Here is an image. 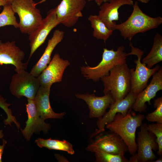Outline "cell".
Returning <instances> with one entry per match:
<instances>
[{
	"instance_id": "obj_12",
	"label": "cell",
	"mask_w": 162,
	"mask_h": 162,
	"mask_svg": "<svg viewBox=\"0 0 162 162\" xmlns=\"http://www.w3.org/2000/svg\"><path fill=\"white\" fill-rule=\"evenodd\" d=\"M136 95L130 92L123 99L112 104L109 111L101 118L98 119L97 122L98 129L92 135L91 137H94L104 132L106 125L113 120L117 113H120L123 115H125L128 110L132 108Z\"/></svg>"
},
{
	"instance_id": "obj_13",
	"label": "cell",
	"mask_w": 162,
	"mask_h": 162,
	"mask_svg": "<svg viewBox=\"0 0 162 162\" xmlns=\"http://www.w3.org/2000/svg\"><path fill=\"white\" fill-rule=\"evenodd\" d=\"M70 64L68 60L61 58L58 53L55 54L47 66L37 77L40 85L51 86L54 83L61 82L65 70Z\"/></svg>"
},
{
	"instance_id": "obj_7",
	"label": "cell",
	"mask_w": 162,
	"mask_h": 162,
	"mask_svg": "<svg viewBox=\"0 0 162 162\" xmlns=\"http://www.w3.org/2000/svg\"><path fill=\"white\" fill-rule=\"evenodd\" d=\"M40 84L38 77L22 70L13 75L9 86L11 94L18 98L34 99Z\"/></svg>"
},
{
	"instance_id": "obj_3",
	"label": "cell",
	"mask_w": 162,
	"mask_h": 162,
	"mask_svg": "<svg viewBox=\"0 0 162 162\" xmlns=\"http://www.w3.org/2000/svg\"><path fill=\"white\" fill-rule=\"evenodd\" d=\"M100 80L104 86V94H110L114 102L123 99L130 92V69L126 62L116 66L108 75Z\"/></svg>"
},
{
	"instance_id": "obj_10",
	"label": "cell",
	"mask_w": 162,
	"mask_h": 162,
	"mask_svg": "<svg viewBox=\"0 0 162 162\" xmlns=\"http://www.w3.org/2000/svg\"><path fill=\"white\" fill-rule=\"evenodd\" d=\"M59 24L55 8L50 9L38 28L29 35L30 52L27 62L36 50L44 42L51 31Z\"/></svg>"
},
{
	"instance_id": "obj_28",
	"label": "cell",
	"mask_w": 162,
	"mask_h": 162,
	"mask_svg": "<svg viewBox=\"0 0 162 162\" xmlns=\"http://www.w3.org/2000/svg\"><path fill=\"white\" fill-rule=\"evenodd\" d=\"M148 130L154 134L158 145V155L162 154V124L152 123L147 125Z\"/></svg>"
},
{
	"instance_id": "obj_25",
	"label": "cell",
	"mask_w": 162,
	"mask_h": 162,
	"mask_svg": "<svg viewBox=\"0 0 162 162\" xmlns=\"http://www.w3.org/2000/svg\"><path fill=\"white\" fill-rule=\"evenodd\" d=\"M96 161L98 162H128V160L124 155L114 154L98 151L94 152Z\"/></svg>"
},
{
	"instance_id": "obj_16",
	"label": "cell",
	"mask_w": 162,
	"mask_h": 162,
	"mask_svg": "<svg viewBox=\"0 0 162 162\" xmlns=\"http://www.w3.org/2000/svg\"><path fill=\"white\" fill-rule=\"evenodd\" d=\"M162 90V68L153 75L149 84L136 95L132 108L134 111L141 112L146 111V103L151 105L150 101L156 95L157 92Z\"/></svg>"
},
{
	"instance_id": "obj_34",
	"label": "cell",
	"mask_w": 162,
	"mask_h": 162,
	"mask_svg": "<svg viewBox=\"0 0 162 162\" xmlns=\"http://www.w3.org/2000/svg\"><path fill=\"white\" fill-rule=\"evenodd\" d=\"M138 1L144 3H148L150 0H137Z\"/></svg>"
},
{
	"instance_id": "obj_15",
	"label": "cell",
	"mask_w": 162,
	"mask_h": 162,
	"mask_svg": "<svg viewBox=\"0 0 162 162\" xmlns=\"http://www.w3.org/2000/svg\"><path fill=\"white\" fill-rule=\"evenodd\" d=\"M25 56L24 52L16 45L15 41L2 43L0 40V65H12L16 72L26 70L28 63L22 62Z\"/></svg>"
},
{
	"instance_id": "obj_18",
	"label": "cell",
	"mask_w": 162,
	"mask_h": 162,
	"mask_svg": "<svg viewBox=\"0 0 162 162\" xmlns=\"http://www.w3.org/2000/svg\"><path fill=\"white\" fill-rule=\"evenodd\" d=\"M51 86H40L34 98L38 114L44 120L49 118L61 119L66 114L64 112H55L51 107L49 99Z\"/></svg>"
},
{
	"instance_id": "obj_22",
	"label": "cell",
	"mask_w": 162,
	"mask_h": 162,
	"mask_svg": "<svg viewBox=\"0 0 162 162\" xmlns=\"http://www.w3.org/2000/svg\"><path fill=\"white\" fill-rule=\"evenodd\" d=\"M35 142L40 148L45 147L50 150L65 151L71 155L74 154L75 152L72 145L65 140H60L50 138L48 139L38 138Z\"/></svg>"
},
{
	"instance_id": "obj_5",
	"label": "cell",
	"mask_w": 162,
	"mask_h": 162,
	"mask_svg": "<svg viewBox=\"0 0 162 162\" xmlns=\"http://www.w3.org/2000/svg\"><path fill=\"white\" fill-rule=\"evenodd\" d=\"M11 5L19 16V28L22 33L29 35L38 28L43 18L33 0H14Z\"/></svg>"
},
{
	"instance_id": "obj_14",
	"label": "cell",
	"mask_w": 162,
	"mask_h": 162,
	"mask_svg": "<svg viewBox=\"0 0 162 162\" xmlns=\"http://www.w3.org/2000/svg\"><path fill=\"white\" fill-rule=\"evenodd\" d=\"M27 101L26 108L28 119L25 128L21 130L24 137L28 141L34 133L37 134L42 131L44 133L47 134L51 126L45 122L38 114L34 99H27Z\"/></svg>"
},
{
	"instance_id": "obj_35",
	"label": "cell",
	"mask_w": 162,
	"mask_h": 162,
	"mask_svg": "<svg viewBox=\"0 0 162 162\" xmlns=\"http://www.w3.org/2000/svg\"><path fill=\"white\" fill-rule=\"evenodd\" d=\"M8 4H11L14 0H7Z\"/></svg>"
},
{
	"instance_id": "obj_2",
	"label": "cell",
	"mask_w": 162,
	"mask_h": 162,
	"mask_svg": "<svg viewBox=\"0 0 162 162\" xmlns=\"http://www.w3.org/2000/svg\"><path fill=\"white\" fill-rule=\"evenodd\" d=\"M133 6V11L128 19L123 22L116 24L112 29L118 30L124 39L129 41L136 34L157 28L162 23L160 16L152 17L146 14L141 10L137 2Z\"/></svg>"
},
{
	"instance_id": "obj_21",
	"label": "cell",
	"mask_w": 162,
	"mask_h": 162,
	"mask_svg": "<svg viewBox=\"0 0 162 162\" xmlns=\"http://www.w3.org/2000/svg\"><path fill=\"white\" fill-rule=\"evenodd\" d=\"M162 61V36L157 33L154 38L152 48L148 55L144 58L142 62L151 68Z\"/></svg>"
},
{
	"instance_id": "obj_31",
	"label": "cell",
	"mask_w": 162,
	"mask_h": 162,
	"mask_svg": "<svg viewBox=\"0 0 162 162\" xmlns=\"http://www.w3.org/2000/svg\"><path fill=\"white\" fill-rule=\"evenodd\" d=\"M89 1L94 0L98 6H100L104 3L108 2L110 0H88Z\"/></svg>"
},
{
	"instance_id": "obj_27",
	"label": "cell",
	"mask_w": 162,
	"mask_h": 162,
	"mask_svg": "<svg viewBox=\"0 0 162 162\" xmlns=\"http://www.w3.org/2000/svg\"><path fill=\"white\" fill-rule=\"evenodd\" d=\"M10 105V104L7 103L5 100L0 95V107L4 111L7 115V118L4 121V124L6 125H11V123L13 122L19 129L20 128V125L17 121L16 117L13 115L11 110L9 108Z\"/></svg>"
},
{
	"instance_id": "obj_29",
	"label": "cell",
	"mask_w": 162,
	"mask_h": 162,
	"mask_svg": "<svg viewBox=\"0 0 162 162\" xmlns=\"http://www.w3.org/2000/svg\"><path fill=\"white\" fill-rule=\"evenodd\" d=\"M4 136L2 130H0V139H2ZM3 143L2 145H0V162L2 161V157L3 153L5 146L7 143V141L4 139H3Z\"/></svg>"
},
{
	"instance_id": "obj_6",
	"label": "cell",
	"mask_w": 162,
	"mask_h": 162,
	"mask_svg": "<svg viewBox=\"0 0 162 162\" xmlns=\"http://www.w3.org/2000/svg\"><path fill=\"white\" fill-rule=\"evenodd\" d=\"M129 46L131 47V51L127 53V56L132 55L137 57V59L134 61V62L136 64L135 69H130V92L137 95L146 87L150 78L158 71L160 67L159 65H157L153 68H148L146 64L141 62V59L144 52L143 51L134 47L131 42L129 43Z\"/></svg>"
},
{
	"instance_id": "obj_24",
	"label": "cell",
	"mask_w": 162,
	"mask_h": 162,
	"mask_svg": "<svg viewBox=\"0 0 162 162\" xmlns=\"http://www.w3.org/2000/svg\"><path fill=\"white\" fill-rule=\"evenodd\" d=\"M10 25L16 28H19L18 23L11 4H8L3 6V10L0 13V28Z\"/></svg>"
},
{
	"instance_id": "obj_26",
	"label": "cell",
	"mask_w": 162,
	"mask_h": 162,
	"mask_svg": "<svg viewBox=\"0 0 162 162\" xmlns=\"http://www.w3.org/2000/svg\"><path fill=\"white\" fill-rule=\"evenodd\" d=\"M154 107L156 109L148 113L145 117L148 122L162 124V97L158 98L154 101Z\"/></svg>"
},
{
	"instance_id": "obj_17",
	"label": "cell",
	"mask_w": 162,
	"mask_h": 162,
	"mask_svg": "<svg viewBox=\"0 0 162 162\" xmlns=\"http://www.w3.org/2000/svg\"><path fill=\"white\" fill-rule=\"evenodd\" d=\"M75 96L86 102L89 110V117L90 118H101L106 112L107 109L109 108L114 102L113 98L110 94H104L101 97L88 93L76 94Z\"/></svg>"
},
{
	"instance_id": "obj_23",
	"label": "cell",
	"mask_w": 162,
	"mask_h": 162,
	"mask_svg": "<svg viewBox=\"0 0 162 162\" xmlns=\"http://www.w3.org/2000/svg\"><path fill=\"white\" fill-rule=\"evenodd\" d=\"M91 26L93 29V36L105 42L112 34L113 31L109 29L98 15H91L88 18Z\"/></svg>"
},
{
	"instance_id": "obj_20",
	"label": "cell",
	"mask_w": 162,
	"mask_h": 162,
	"mask_svg": "<svg viewBox=\"0 0 162 162\" xmlns=\"http://www.w3.org/2000/svg\"><path fill=\"white\" fill-rule=\"evenodd\" d=\"M64 32L58 29L53 32L52 38L48 44L42 56L32 69L30 73L35 77H38L46 68L51 60V55L56 46L63 40Z\"/></svg>"
},
{
	"instance_id": "obj_19",
	"label": "cell",
	"mask_w": 162,
	"mask_h": 162,
	"mask_svg": "<svg viewBox=\"0 0 162 162\" xmlns=\"http://www.w3.org/2000/svg\"><path fill=\"white\" fill-rule=\"evenodd\" d=\"M134 4L133 0H110L100 6L98 16L109 29L112 30L116 24L115 21L119 20L120 8L125 5L133 6Z\"/></svg>"
},
{
	"instance_id": "obj_33",
	"label": "cell",
	"mask_w": 162,
	"mask_h": 162,
	"mask_svg": "<svg viewBox=\"0 0 162 162\" xmlns=\"http://www.w3.org/2000/svg\"><path fill=\"white\" fill-rule=\"evenodd\" d=\"M154 162H162V155H160L159 158H158L157 160L155 161H153Z\"/></svg>"
},
{
	"instance_id": "obj_32",
	"label": "cell",
	"mask_w": 162,
	"mask_h": 162,
	"mask_svg": "<svg viewBox=\"0 0 162 162\" xmlns=\"http://www.w3.org/2000/svg\"><path fill=\"white\" fill-rule=\"evenodd\" d=\"M8 4V3L7 0H0V10L1 9V6H4Z\"/></svg>"
},
{
	"instance_id": "obj_8",
	"label": "cell",
	"mask_w": 162,
	"mask_h": 162,
	"mask_svg": "<svg viewBox=\"0 0 162 162\" xmlns=\"http://www.w3.org/2000/svg\"><path fill=\"white\" fill-rule=\"evenodd\" d=\"M86 3V0H62L55 8L60 24L68 28L74 26L83 16L82 11Z\"/></svg>"
},
{
	"instance_id": "obj_30",
	"label": "cell",
	"mask_w": 162,
	"mask_h": 162,
	"mask_svg": "<svg viewBox=\"0 0 162 162\" xmlns=\"http://www.w3.org/2000/svg\"><path fill=\"white\" fill-rule=\"evenodd\" d=\"M56 158L59 161H68V160L64 156H61L57 154H55Z\"/></svg>"
},
{
	"instance_id": "obj_1",
	"label": "cell",
	"mask_w": 162,
	"mask_h": 162,
	"mask_svg": "<svg viewBox=\"0 0 162 162\" xmlns=\"http://www.w3.org/2000/svg\"><path fill=\"white\" fill-rule=\"evenodd\" d=\"M145 118L143 115H136L130 109L125 115L117 113L113 120L107 124L105 128L118 135L127 146L130 154L133 155L137 149L136 140V130L142 124Z\"/></svg>"
},
{
	"instance_id": "obj_9",
	"label": "cell",
	"mask_w": 162,
	"mask_h": 162,
	"mask_svg": "<svg viewBox=\"0 0 162 162\" xmlns=\"http://www.w3.org/2000/svg\"><path fill=\"white\" fill-rule=\"evenodd\" d=\"M147 125L146 123L142 124L140 131L138 133L136 140L137 147V152L136 154L137 162H149L156 158L153 152H156L158 149L156 137L148 130Z\"/></svg>"
},
{
	"instance_id": "obj_4",
	"label": "cell",
	"mask_w": 162,
	"mask_h": 162,
	"mask_svg": "<svg viewBox=\"0 0 162 162\" xmlns=\"http://www.w3.org/2000/svg\"><path fill=\"white\" fill-rule=\"evenodd\" d=\"M123 46H118L116 50L104 48L102 59L96 66H88L80 67L82 74L87 79L94 82L99 81L102 78L109 74L110 70L116 65L126 62L127 53Z\"/></svg>"
},
{
	"instance_id": "obj_11",
	"label": "cell",
	"mask_w": 162,
	"mask_h": 162,
	"mask_svg": "<svg viewBox=\"0 0 162 162\" xmlns=\"http://www.w3.org/2000/svg\"><path fill=\"white\" fill-rule=\"evenodd\" d=\"M111 133L98 137L88 146L85 149L94 152L101 151L114 154L124 155L128 147L122 139L118 134Z\"/></svg>"
}]
</instances>
